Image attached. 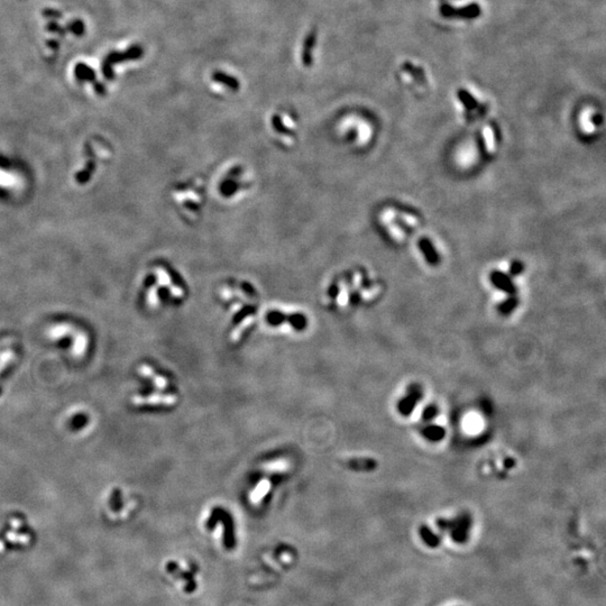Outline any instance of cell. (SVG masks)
I'll list each match as a JSON object with an SVG mask.
<instances>
[{
	"mask_svg": "<svg viewBox=\"0 0 606 606\" xmlns=\"http://www.w3.org/2000/svg\"><path fill=\"white\" fill-rule=\"evenodd\" d=\"M315 40H317V33H315V30L310 32L304 39L303 50H302V63L304 67H307V68L311 67L313 63L312 52L315 46Z\"/></svg>",
	"mask_w": 606,
	"mask_h": 606,
	"instance_id": "277c9868",
	"label": "cell"
},
{
	"mask_svg": "<svg viewBox=\"0 0 606 606\" xmlns=\"http://www.w3.org/2000/svg\"><path fill=\"white\" fill-rule=\"evenodd\" d=\"M14 358H15V354L12 350L4 351V353L0 355V373H2V371L7 367L8 364L12 363Z\"/></svg>",
	"mask_w": 606,
	"mask_h": 606,
	"instance_id": "5bb4252c",
	"label": "cell"
},
{
	"mask_svg": "<svg viewBox=\"0 0 606 606\" xmlns=\"http://www.w3.org/2000/svg\"><path fill=\"white\" fill-rule=\"evenodd\" d=\"M422 398V390L419 385H411L407 389V394L404 399L399 402V411L401 414L410 415L413 411L415 403Z\"/></svg>",
	"mask_w": 606,
	"mask_h": 606,
	"instance_id": "7a4b0ae2",
	"label": "cell"
},
{
	"mask_svg": "<svg viewBox=\"0 0 606 606\" xmlns=\"http://www.w3.org/2000/svg\"><path fill=\"white\" fill-rule=\"evenodd\" d=\"M212 80L216 81L217 83L226 85L227 88L231 89L232 91H237L241 88V83H239V81L236 78H234V76L227 73H223L221 71H215V72L212 73Z\"/></svg>",
	"mask_w": 606,
	"mask_h": 606,
	"instance_id": "8992f818",
	"label": "cell"
},
{
	"mask_svg": "<svg viewBox=\"0 0 606 606\" xmlns=\"http://www.w3.org/2000/svg\"><path fill=\"white\" fill-rule=\"evenodd\" d=\"M75 332L74 328L70 324H57L49 330V337L52 339H59L65 337V336H72Z\"/></svg>",
	"mask_w": 606,
	"mask_h": 606,
	"instance_id": "ba28073f",
	"label": "cell"
},
{
	"mask_svg": "<svg viewBox=\"0 0 606 606\" xmlns=\"http://www.w3.org/2000/svg\"><path fill=\"white\" fill-rule=\"evenodd\" d=\"M420 536H421L422 540H424V542L427 544V546H429L430 548H436L440 544V541H441L440 537L432 532L430 530V528L422 527L420 529Z\"/></svg>",
	"mask_w": 606,
	"mask_h": 606,
	"instance_id": "30bf717a",
	"label": "cell"
},
{
	"mask_svg": "<svg viewBox=\"0 0 606 606\" xmlns=\"http://www.w3.org/2000/svg\"><path fill=\"white\" fill-rule=\"evenodd\" d=\"M472 526L471 518L464 514L455 520L447 521V520H439L438 521V527L442 530H447L450 532V537L452 541L457 543H465L468 539V533H470V528Z\"/></svg>",
	"mask_w": 606,
	"mask_h": 606,
	"instance_id": "6da1fadb",
	"label": "cell"
},
{
	"mask_svg": "<svg viewBox=\"0 0 606 606\" xmlns=\"http://www.w3.org/2000/svg\"><path fill=\"white\" fill-rule=\"evenodd\" d=\"M20 184V179L14 173L7 172L6 170L0 169V187L3 188H16Z\"/></svg>",
	"mask_w": 606,
	"mask_h": 606,
	"instance_id": "9c48e42d",
	"label": "cell"
},
{
	"mask_svg": "<svg viewBox=\"0 0 606 606\" xmlns=\"http://www.w3.org/2000/svg\"><path fill=\"white\" fill-rule=\"evenodd\" d=\"M131 401H133V403L135 405H144V404H155V403H170L171 398L170 396H163V395H156V394L147 396V398H143V396L137 395V396H134Z\"/></svg>",
	"mask_w": 606,
	"mask_h": 606,
	"instance_id": "52a82bcc",
	"label": "cell"
},
{
	"mask_svg": "<svg viewBox=\"0 0 606 606\" xmlns=\"http://www.w3.org/2000/svg\"><path fill=\"white\" fill-rule=\"evenodd\" d=\"M138 371H139V373L143 376H152V379L154 380V382H155L156 388H159V389H164L165 388L166 381L164 379H163V378H161V376H156L154 374V371H153L152 367H150V366L143 365V366H141V367H139Z\"/></svg>",
	"mask_w": 606,
	"mask_h": 606,
	"instance_id": "7c38bea8",
	"label": "cell"
},
{
	"mask_svg": "<svg viewBox=\"0 0 606 606\" xmlns=\"http://www.w3.org/2000/svg\"><path fill=\"white\" fill-rule=\"evenodd\" d=\"M437 412H438V410L436 406H434V405L428 406L424 412V417L427 420H430V419H432V417H435L437 415Z\"/></svg>",
	"mask_w": 606,
	"mask_h": 606,
	"instance_id": "2e32d148",
	"label": "cell"
},
{
	"mask_svg": "<svg viewBox=\"0 0 606 606\" xmlns=\"http://www.w3.org/2000/svg\"><path fill=\"white\" fill-rule=\"evenodd\" d=\"M166 570L170 574L174 575V576L180 577L182 579H184L187 582V586H185V592L187 593H192L193 590H196L197 588V583L195 580V573H187V572H181L179 568V565L176 563H169L166 566Z\"/></svg>",
	"mask_w": 606,
	"mask_h": 606,
	"instance_id": "3957f363",
	"label": "cell"
},
{
	"mask_svg": "<svg viewBox=\"0 0 606 606\" xmlns=\"http://www.w3.org/2000/svg\"><path fill=\"white\" fill-rule=\"evenodd\" d=\"M484 137H485V141H486L487 151L493 152L494 151V136H493V131L491 128H485V130H484Z\"/></svg>",
	"mask_w": 606,
	"mask_h": 606,
	"instance_id": "9a60e30c",
	"label": "cell"
},
{
	"mask_svg": "<svg viewBox=\"0 0 606 606\" xmlns=\"http://www.w3.org/2000/svg\"><path fill=\"white\" fill-rule=\"evenodd\" d=\"M10 526H12L14 529H18L23 526V523L19 520V519H13V520H10Z\"/></svg>",
	"mask_w": 606,
	"mask_h": 606,
	"instance_id": "e0dca14e",
	"label": "cell"
},
{
	"mask_svg": "<svg viewBox=\"0 0 606 606\" xmlns=\"http://www.w3.org/2000/svg\"><path fill=\"white\" fill-rule=\"evenodd\" d=\"M5 550V543L3 541H0V552L4 551Z\"/></svg>",
	"mask_w": 606,
	"mask_h": 606,
	"instance_id": "ac0fdd59",
	"label": "cell"
},
{
	"mask_svg": "<svg viewBox=\"0 0 606 606\" xmlns=\"http://www.w3.org/2000/svg\"><path fill=\"white\" fill-rule=\"evenodd\" d=\"M73 336H74V338H73V346H72V354H73V356H75V357H81V356H83L85 354L86 349H88L89 338H88V336H86L82 332H75Z\"/></svg>",
	"mask_w": 606,
	"mask_h": 606,
	"instance_id": "5b68a950",
	"label": "cell"
},
{
	"mask_svg": "<svg viewBox=\"0 0 606 606\" xmlns=\"http://www.w3.org/2000/svg\"><path fill=\"white\" fill-rule=\"evenodd\" d=\"M6 538L10 542L19 543V544H27L30 541V537L28 534H18L14 531H10L6 534Z\"/></svg>",
	"mask_w": 606,
	"mask_h": 606,
	"instance_id": "4fadbf2b",
	"label": "cell"
},
{
	"mask_svg": "<svg viewBox=\"0 0 606 606\" xmlns=\"http://www.w3.org/2000/svg\"><path fill=\"white\" fill-rule=\"evenodd\" d=\"M424 435L427 439H429L430 441H439L444 438L445 430L440 427L431 426L426 428L424 430Z\"/></svg>",
	"mask_w": 606,
	"mask_h": 606,
	"instance_id": "8fae6325",
	"label": "cell"
}]
</instances>
